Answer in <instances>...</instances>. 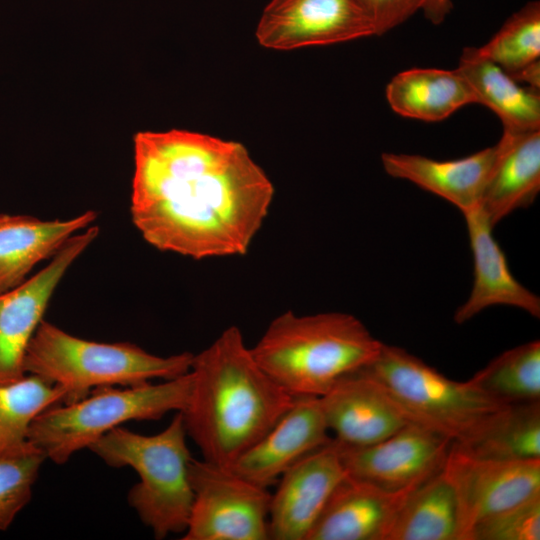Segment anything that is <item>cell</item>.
I'll use <instances>...</instances> for the list:
<instances>
[{
	"instance_id": "1",
	"label": "cell",
	"mask_w": 540,
	"mask_h": 540,
	"mask_svg": "<svg viewBox=\"0 0 540 540\" xmlns=\"http://www.w3.org/2000/svg\"><path fill=\"white\" fill-rule=\"evenodd\" d=\"M133 142L130 211L147 243L196 260L248 252L274 187L242 143L183 129Z\"/></svg>"
},
{
	"instance_id": "2",
	"label": "cell",
	"mask_w": 540,
	"mask_h": 540,
	"mask_svg": "<svg viewBox=\"0 0 540 540\" xmlns=\"http://www.w3.org/2000/svg\"><path fill=\"white\" fill-rule=\"evenodd\" d=\"M192 390L183 411L187 436L203 459L232 464L290 408L295 397L256 362L237 326L193 356Z\"/></svg>"
},
{
	"instance_id": "3",
	"label": "cell",
	"mask_w": 540,
	"mask_h": 540,
	"mask_svg": "<svg viewBox=\"0 0 540 540\" xmlns=\"http://www.w3.org/2000/svg\"><path fill=\"white\" fill-rule=\"evenodd\" d=\"M382 342L343 312L275 317L250 348L260 367L293 397H322L334 384L369 365Z\"/></svg>"
},
{
	"instance_id": "4",
	"label": "cell",
	"mask_w": 540,
	"mask_h": 540,
	"mask_svg": "<svg viewBox=\"0 0 540 540\" xmlns=\"http://www.w3.org/2000/svg\"><path fill=\"white\" fill-rule=\"evenodd\" d=\"M193 356L160 357L132 343L88 341L42 320L27 346L23 369L61 387L62 403H71L98 387L179 377L190 370Z\"/></svg>"
},
{
	"instance_id": "5",
	"label": "cell",
	"mask_w": 540,
	"mask_h": 540,
	"mask_svg": "<svg viewBox=\"0 0 540 540\" xmlns=\"http://www.w3.org/2000/svg\"><path fill=\"white\" fill-rule=\"evenodd\" d=\"M186 437L183 415L177 412L158 434L146 436L118 426L88 447L108 465L137 472L140 481L129 491L128 501L156 539L185 532L188 525L193 491Z\"/></svg>"
},
{
	"instance_id": "6",
	"label": "cell",
	"mask_w": 540,
	"mask_h": 540,
	"mask_svg": "<svg viewBox=\"0 0 540 540\" xmlns=\"http://www.w3.org/2000/svg\"><path fill=\"white\" fill-rule=\"evenodd\" d=\"M190 371L160 384L150 382L115 388L103 386L71 403L53 405L30 425L28 440L56 464L89 447L113 428L130 420H156L181 412L192 390Z\"/></svg>"
},
{
	"instance_id": "7",
	"label": "cell",
	"mask_w": 540,
	"mask_h": 540,
	"mask_svg": "<svg viewBox=\"0 0 540 540\" xmlns=\"http://www.w3.org/2000/svg\"><path fill=\"white\" fill-rule=\"evenodd\" d=\"M396 402L411 422L453 442L507 406L485 395L469 380H451L406 350L382 344L376 358L362 368Z\"/></svg>"
},
{
	"instance_id": "8",
	"label": "cell",
	"mask_w": 540,
	"mask_h": 540,
	"mask_svg": "<svg viewBox=\"0 0 540 540\" xmlns=\"http://www.w3.org/2000/svg\"><path fill=\"white\" fill-rule=\"evenodd\" d=\"M193 502L183 540H268L271 494L227 467L191 459Z\"/></svg>"
},
{
	"instance_id": "9",
	"label": "cell",
	"mask_w": 540,
	"mask_h": 540,
	"mask_svg": "<svg viewBox=\"0 0 540 540\" xmlns=\"http://www.w3.org/2000/svg\"><path fill=\"white\" fill-rule=\"evenodd\" d=\"M452 442L427 427L409 423L371 445L347 447L335 443L348 476L398 492L417 487L441 470Z\"/></svg>"
},
{
	"instance_id": "10",
	"label": "cell",
	"mask_w": 540,
	"mask_h": 540,
	"mask_svg": "<svg viewBox=\"0 0 540 540\" xmlns=\"http://www.w3.org/2000/svg\"><path fill=\"white\" fill-rule=\"evenodd\" d=\"M255 36L265 48L293 50L375 36V29L361 0H271Z\"/></svg>"
},
{
	"instance_id": "11",
	"label": "cell",
	"mask_w": 540,
	"mask_h": 540,
	"mask_svg": "<svg viewBox=\"0 0 540 540\" xmlns=\"http://www.w3.org/2000/svg\"><path fill=\"white\" fill-rule=\"evenodd\" d=\"M444 466L457 494L460 540L480 522L540 495V459H478L451 445Z\"/></svg>"
},
{
	"instance_id": "12",
	"label": "cell",
	"mask_w": 540,
	"mask_h": 540,
	"mask_svg": "<svg viewBox=\"0 0 540 540\" xmlns=\"http://www.w3.org/2000/svg\"><path fill=\"white\" fill-rule=\"evenodd\" d=\"M97 226L72 235L42 270L17 287L0 294V384L25 375L27 346L43 320L50 298L62 277L96 239Z\"/></svg>"
},
{
	"instance_id": "13",
	"label": "cell",
	"mask_w": 540,
	"mask_h": 540,
	"mask_svg": "<svg viewBox=\"0 0 540 540\" xmlns=\"http://www.w3.org/2000/svg\"><path fill=\"white\" fill-rule=\"evenodd\" d=\"M346 475L333 439L286 470L271 494L269 539L306 540L332 492Z\"/></svg>"
},
{
	"instance_id": "14",
	"label": "cell",
	"mask_w": 540,
	"mask_h": 540,
	"mask_svg": "<svg viewBox=\"0 0 540 540\" xmlns=\"http://www.w3.org/2000/svg\"><path fill=\"white\" fill-rule=\"evenodd\" d=\"M319 399L332 438L342 446L371 445L413 423L362 368L339 379Z\"/></svg>"
},
{
	"instance_id": "15",
	"label": "cell",
	"mask_w": 540,
	"mask_h": 540,
	"mask_svg": "<svg viewBox=\"0 0 540 540\" xmlns=\"http://www.w3.org/2000/svg\"><path fill=\"white\" fill-rule=\"evenodd\" d=\"M331 439L320 399L295 397L278 421L229 468L268 488L297 461Z\"/></svg>"
},
{
	"instance_id": "16",
	"label": "cell",
	"mask_w": 540,
	"mask_h": 540,
	"mask_svg": "<svg viewBox=\"0 0 540 540\" xmlns=\"http://www.w3.org/2000/svg\"><path fill=\"white\" fill-rule=\"evenodd\" d=\"M413 489L391 492L346 475L306 540H387L399 509Z\"/></svg>"
},
{
	"instance_id": "17",
	"label": "cell",
	"mask_w": 540,
	"mask_h": 540,
	"mask_svg": "<svg viewBox=\"0 0 540 540\" xmlns=\"http://www.w3.org/2000/svg\"><path fill=\"white\" fill-rule=\"evenodd\" d=\"M473 257V285L458 307L454 321L463 324L486 308L511 306L540 317L539 297L513 276L506 256L493 236V228L479 207L463 214Z\"/></svg>"
},
{
	"instance_id": "18",
	"label": "cell",
	"mask_w": 540,
	"mask_h": 540,
	"mask_svg": "<svg viewBox=\"0 0 540 540\" xmlns=\"http://www.w3.org/2000/svg\"><path fill=\"white\" fill-rule=\"evenodd\" d=\"M497 154V146L453 160L421 155L383 153L385 172L409 181L458 208L462 214L479 207L480 198Z\"/></svg>"
},
{
	"instance_id": "19",
	"label": "cell",
	"mask_w": 540,
	"mask_h": 540,
	"mask_svg": "<svg viewBox=\"0 0 540 540\" xmlns=\"http://www.w3.org/2000/svg\"><path fill=\"white\" fill-rule=\"evenodd\" d=\"M483 189L479 208L492 227L517 209L527 207L540 191V129L503 130Z\"/></svg>"
},
{
	"instance_id": "20",
	"label": "cell",
	"mask_w": 540,
	"mask_h": 540,
	"mask_svg": "<svg viewBox=\"0 0 540 540\" xmlns=\"http://www.w3.org/2000/svg\"><path fill=\"white\" fill-rule=\"evenodd\" d=\"M96 217V212L86 211L69 220L44 221L30 215L0 213V294L24 282L36 264L53 256Z\"/></svg>"
},
{
	"instance_id": "21",
	"label": "cell",
	"mask_w": 540,
	"mask_h": 540,
	"mask_svg": "<svg viewBox=\"0 0 540 540\" xmlns=\"http://www.w3.org/2000/svg\"><path fill=\"white\" fill-rule=\"evenodd\" d=\"M472 89L476 103L491 109L503 130L524 132L540 129V92L522 87L475 47H466L457 67Z\"/></svg>"
},
{
	"instance_id": "22",
	"label": "cell",
	"mask_w": 540,
	"mask_h": 540,
	"mask_svg": "<svg viewBox=\"0 0 540 540\" xmlns=\"http://www.w3.org/2000/svg\"><path fill=\"white\" fill-rule=\"evenodd\" d=\"M386 98L397 114L437 122L461 107L476 103L459 70L413 68L395 75L386 87Z\"/></svg>"
},
{
	"instance_id": "23",
	"label": "cell",
	"mask_w": 540,
	"mask_h": 540,
	"mask_svg": "<svg viewBox=\"0 0 540 540\" xmlns=\"http://www.w3.org/2000/svg\"><path fill=\"white\" fill-rule=\"evenodd\" d=\"M452 447L478 459H540V401L499 409Z\"/></svg>"
},
{
	"instance_id": "24",
	"label": "cell",
	"mask_w": 540,
	"mask_h": 540,
	"mask_svg": "<svg viewBox=\"0 0 540 540\" xmlns=\"http://www.w3.org/2000/svg\"><path fill=\"white\" fill-rule=\"evenodd\" d=\"M387 540H460L457 494L445 466L408 494Z\"/></svg>"
},
{
	"instance_id": "25",
	"label": "cell",
	"mask_w": 540,
	"mask_h": 540,
	"mask_svg": "<svg viewBox=\"0 0 540 540\" xmlns=\"http://www.w3.org/2000/svg\"><path fill=\"white\" fill-rule=\"evenodd\" d=\"M469 381L503 405L540 401L539 340L503 352Z\"/></svg>"
},
{
	"instance_id": "26",
	"label": "cell",
	"mask_w": 540,
	"mask_h": 540,
	"mask_svg": "<svg viewBox=\"0 0 540 540\" xmlns=\"http://www.w3.org/2000/svg\"><path fill=\"white\" fill-rule=\"evenodd\" d=\"M64 395L61 387L34 374L0 384V456L28 446L33 420L45 409L61 404Z\"/></svg>"
},
{
	"instance_id": "27",
	"label": "cell",
	"mask_w": 540,
	"mask_h": 540,
	"mask_svg": "<svg viewBox=\"0 0 540 540\" xmlns=\"http://www.w3.org/2000/svg\"><path fill=\"white\" fill-rule=\"evenodd\" d=\"M477 51L509 76L540 58V3L532 1L506 20Z\"/></svg>"
},
{
	"instance_id": "28",
	"label": "cell",
	"mask_w": 540,
	"mask_h": 540,
	"mask_svg": "<svg viewBox=\"0 0 540 540\" xmlns=\"http://www.w3.org/2000/svg\"><path fill=\"white\" fill-rule=\"evenodd\" d=\"M45 459L43 451L31 442L18 452L0 456V530H6L30 501Z\"/></svg>"
},
{
	"instance_id": "29",
	"label": "cell",
	"mask_w": 540,
	"mask_h": 540,
	"mask_svg": "<svg viewBox=\"0 0 540 540\" xmlns=\"http://www.w3.org/2000/svg\"><path fill=\"white\" fill-rule=\"evenodd\" d=\"M540 495L473 527L468 540H539Z\"/></svg>"
},
{
	"instance_id": "30",
	"label": "cell",
	"mask_w": 540,
	"mask_h": 540,
	"mask_svg": "<svg viewBox=\"0 0 540 540\" xmlns=\"http://www.w3.org/2000/svg\"><path fill=\"white\" fill-rule=\"evenodd\" d=\"M425 0H361L369 13L375 36H381L421 10Z\"/></svg>"
},
{
	"instance_id": "31",
	"label": "cell",
	"mask_w": 540,
	"mask_h": 540,
	"mask_svg": "<svg viewBox=\"0 0 540 540\" xmlns=\"http://www.w3.org/2000/svg\"><path fill=\"white\" fill-rule=\"evenodd\" d=\"M452 8V0H425L421 10L433 24H440Z\"/></svg>"
},
{
	"instance_id": "32",
	"label": "cell",
	"mask_w": 540,
	"mask_h": 540,
	"mask_svg": "<svg viewBox=\"0 0 540 540\" xmlns=\"http://www.w3.org/2000/svg\"><path fill=\"white\" fill-rule=\"evenodd\" d=\"M516 82H524L529 87L540 88V60H537L528 66L522 68L515 74L510 76Z\"/></svg>"
}]
</instances>
